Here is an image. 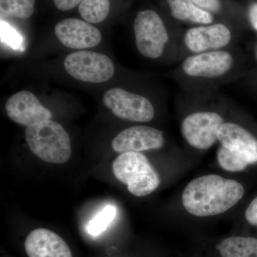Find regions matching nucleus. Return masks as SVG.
Masks as SVG:
<instances>
[{
  "mask_svg": "<svg viewBox=\"0 0 257 257\" xmlns=\"http://www.w3.org/2000/svg\"><path fill=\"white\" fill-rule=\"evenodd\" d=\"M115 178L127 186L128 192L136 197L149 195L160 184V176L150 161L140 152H125L112 164Z\"/></svg>",
  "mask_w": 257,
  "mask_h": 257,
  "instance_id": "nucleus-3",
  "label": "nucleus"
},
{
  "mask_svg": "<svg viewBox=\"0 0 257 257\" xmlns=\"http://www.w3.org/2000/svg\"><path fill=\"white\" fill-rule=\"evenodd\" d=\"M174 18L180 21L209 25L213 18L209 12L198 8L192 0H167Z\"/></svg>",
  "mask_w": 257,
  "mask_h": 257,
  "instance_id": "nucleus-15",
  "label": "nucleus"
},
{
  "mask_svg": "<svg viewBox=\"0 0 257 257\" xmlns=\"http://www.w3.org/2000/svg\"><path fill=\"white\" fill-rule=\"evenodd\" d=\"M103 103L119 119L135 122H148L155 117V111L145 96L113 88L104 93Z\"/></svg>",
  "mask_w": 257,
  "mask_h": 257,
  "instance_id": "nucleus-6",
  "label": "nucleus"
},
{
  "mask_svg": "<svg viewBox=\"0 0 257 257\" xmlns=\"http://www.w3.org/2000/svg\"><path fill=\"white\" fill-rule=\"evenodd\" d=\"M55 33L62 45L74 50L92 48L101 41V32L96 27L78 19H65L59 22Z\"/></svg>",
  "mask_w": 257,
  "mask_h": 257,
  "instance_id": "nucleus-9",
  "label": "nucleus"
},
{
  "mask_svg": "<svg viewBox=\"0 0 257 257\" xmlns=\"http://www.w3.org/2000/svg\"><path fill=\"white\" fill-rule=\"evenodd\" d=\"M35 0H0L2 17L30 18L35 12Z\"/></svg>",
  "mask_w": 257,
  "mask_h": 257,
  "instance_id": "nucleus-18",
  "label": "nucleus"
},
{
  "mask_svg": "<svg viewBox=\"0 0 257 257\" xmlns=\"http://www.w3.org/2000/svg\"><path fill=\"white\" fill-rule=\"evenodd\" d=\"M2 39L3 41L8 43L13 48L18 49L21 45L23 39L20 34L16 32L9 25H7L5 22L1 23Z\"/></svg>",
  "mask_w": 257,
  "mask_h": 257,
  "instance_id": "nucleus-21",
  "label": "nucleus"
},
{
  "mask_svg": "<svg viewBox=\"0 0 257 257\" xmlns=\"http://www.w3.org/2000/svg\"><path fill=\"white\" fill-rule=\"evenodd\" d=\"M221 147L248 165L257 162V140L249 132L234 123L221 125L217 133Z\"/></svg>",
  "mask_w": 257,
  "mask_h": 257,
  "instance_id": "nucleus-12",
  "label": "nucleus"
},
{
  "mask_svg": "<svg viewBox=\"0 0 257 257\" xmlns=\"http://www.w3.org/2000/svg\"><path fill=\"white\" fill-rule=\"evenodd\" d=\"M25 248L29 257H72L64 240L47 229L32 231L25 240Z\"/></svg>",
  "mask_w": 257,
  "mask_h": 257,
  "instance_id": "nucleus-14",
  "label": "nucleus"
},
{
  "mask_svg": "<svg viewBox=\"0 0 257 257\" xmlns=\"http://www.w3.org/2000/svg\"><path fill=\"white\" fill-rule=\"evenodd\" d=\"M248 18H249L251 26L257 31V3L250 7L249 11H248Z\"/></svg>",
  "mask_w": 257,
  "mask_h": 257,
  "instance_id": "nucleus-25",
  "label": "nucleus"
},
{
  "mask_svg": "<svg viewBox=\"0 0 257 257\" xmlns=\"http://www.w3.org/2000/svg\"><path fill=\"white\" fill-rule=\"evenodd\" d=\"M245 218L250 224L257 226V197L253 199L246 209Z\"/></svg>",
  "mask_w": 257,
  "mask_h": 257,
  "instance_id": "nucleus-23",
  "label": "nucleus"
},
{
  "mask_svg": "<svg viewBox=\"0 0 257 257\" xmlns=\"http://www.w3.org/2000/svg\"><path fill=\"white\" fill-rule=\"evenodd\" d=\"M116 215V207L107 205L89 221L87 230L89 234L96 236L107 229Z\"/></svg>",
  "mask_w": 257,
  "mask_h": 257,
  "instance_id": "nucleus-19",
  "label": "nucleus"
},
{
  "mask_svg": "<svg viewBox=\"0 0 257 257\" xmlns=\"http://www.w3.org/2000/svg\"><path fill=\"white\" fill-rule=\"evenodd\" d=\"M224 123V119L218 113L198 111L184 118L181 131L191 146L207 150L217 141L218 131Z\"/></svg>",
  "mask_w": 257,
  "mask_h": 257,
  "instance_id": "nucleus-7",
  "label": "nucleus"
},
{
  "mask_svg": "<svg viewBox=\"0 0 257 257\" xmlns=\"http://www.w3.org/2000/svg\"><path fill=\"white\" fill-rule=\"evenodd\" d=\"M194 5L198 8L210 11L212 13H217L221 9V3L219 0H192Z\"/></svg>",
  "mask_w": 257,
  "mask_h": 257,
  "instance_id": "nucleus-22",
  "label": "nucleus"
},
{
  "mask_svg": "<svg viewBox=\"0 0 257 257\" xmlns=\"http://www.w3.org/2000/svg\"><path fill=\"white\" fill-rule=\"evenodd\" d=\"M82 0H53L54 4L61 11H68L79 5Z\"/></svg>",
  "mask_w": 257,
  "mask_h": 257,
  "instance_id": "nucleus-24",
  "label": "nucleus"
},
{
  "mask_svg": "<svg viewBox=\"0 0 257 257\" xmlns=\"http://www.w3.org/2000/svg\"><path fill=\"white\" fill-rule=\"evenodd\" d=\"M64 68L82 82L103 83L112 78L114 66L107 56L92 51H79L66 57Z\"/></svg>",
  "mask_w": 257,
  "mask_h": 257,
  "instance_id": "nucleus-5",
  "label": "nucleus"
},
{
  "mask_svg": "<svg viewBox=\"0 0 257 257\" xmlns=\"http://www.w3.org/2000/svg\"><path fill=\"white\" fill-rule=\"evenodd\" d=\"M5 109L12 121L26 127L52 118V112L29 91H21L10 96Z\"/></svg>",
  "mask_w": 257,
  "mask_h": 257,
  "instance_id": "nucleus-8",
  "label": "nucleus"
},
{
  "mask_svg": "<svg viewBox=\"0 0 257 257\" xmlns=\"http://www.w3.org/2000/svg\"><path fill=\"white\" fill-rule=\"evenodd\" d=\"M233 63L234 60L229 52L212 51L187 57L182 69L189 77L215 78L227 73Z\"/></svg>",
  "mask_w": 257,
  "mask_h": 257,
  "instance_id": "nucleus-11",
  "label": "nucleus"
},
{
  "mask_svg": "<svg viewBox=\"0 0 257 257\" xmlns=\"http://www.w3.org/2000/svg\"><path fill=\"white\" fill-rule=\"evenodd\" d=\"M217 159L221 168L228 172H240L245 170L248 165L223 147L218 150Z\"/></svg>",
  "mask_w": 257,
  "mask_h": 257,
  "instance_id": "nucleus-20",
  "label": "nucleus"
},
{
  "mask_svg": "<svg viewBox=\"0 0 257 257\" xmlns=\"http://www.w3.org/2000/svg\"><path fill=\"white\" fill-rule=\"evenodd\" d=\"M243 194V186L236 181L218 175L203 176L187 184L182 203L193 215L216 216L234 207Z\"/></svg>",
  "mask_w": 257,
  "mask_h": 257,
  "instance_id": "nucleus-1",
  "label": "nucleus"
},
{
  "mask_svg": "<svg viewBox=\"0 0 257 257\" xmlns=\"http://www.w3.org/2000/svg\"><path fill=\"white\" fill-rule=\"evenodd\" d=\"M165 144L163 132L147 126H135L123 130L111 142L117 153L158 150Z\"/></svg>",
  "mask_w": 257,
  "mask_h": 257,
  "instance_id": "nucleus-10",
  "label": "nucleus"
},
{
  "mask_svg": "<svg viewBox=\"0 0 257 257\" xmlns=\"http://www.w3.org/2000/svg\"><path fill=\"white\" fill-rule=\"evenodd\" d=\"M110 10V0H82L79 5V15L84 21L97 24L104 21Z\"/></svg>",
  "mask_w": 257,
  "mask_h": 257,
  "instance_id": "nucleus-17",
  "label": "nucleus"
},
{
  "mask_svg": "<svg viewBox=\"0 0 257 257\" xmlns=\"http://www.w3.org/2000/svg\"><path fill=\"white\" fill-rule=\"evenodd\" d=\"M137 48L144 57L157 59L169 41L167 29L160 15L153 10L139 12L134 23Z\"/></svg>",
  "mask_w": 257,
  "mask_h": 257,
  "instance_id": "nucleus-4",
  "label": "nucleus"
},
{
  "mask_svg": "<svg viewBox=\"0 0 257 257\" xmlns=\"http://www.w3.org/2000/svg\"><path fill=\"white\" fill-rule=\"evenodd\" d=\"M221 257H257V239L243 236L226 238L216 246Z\"/></svg>",
  "mask_w": 257,
  "mask_h": 257,
  "instance_id": "nucleus-16",
  "label": "nucleus"
},
{
  "mask_svg": "<svg viewBox=\"0 0 257 257\" xmlns=\"http://www.w3.org/2000/svg\"><path fill=\"white\" fill-rule=\"evenodd\" d=\"M25 140L32 153L44 162L62 165L72 155L68 133L53 120H45L26 127Z\"/></svg>",
  "mask_w": 257,
  "mask_h": 257,
  "instance_id": "nucleus-2",
  "label": "nucleus"
},
{
  "mask_svg": "<svg viewBox=\"0 0 257 257\" xmlns=\"http://www.w3.org/2000/svg\"><path fill=\"white\" fill-rule=\"evenodd\" d=\"M231 40L229 29L220 23L189 29L184 38L187 49L197 53L222 48L229 45Z\"/></svg>",
  "mask_w": 257,
  "mask_h": 257,
  "instance_id": "nucleus-13",
  "label": "nucleus"
}]
</instances>
